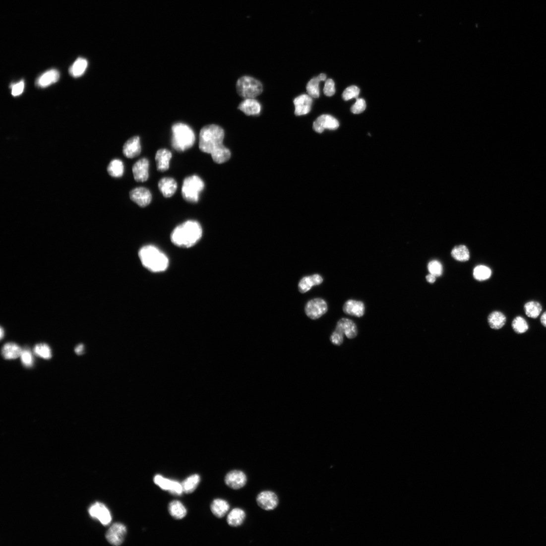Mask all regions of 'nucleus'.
Here are the masks:
<instances>
[{
    "label": "nucleus",
    "instance_id": "32",
    "mask_svg": "<svg viewBox=\"0 0 546 546\" xmlns=\"http://www.w3.org/2000/svg\"><path fill=\"white\" fill-rule=\"evenodd\" d=\"M524 310L528 317L536 319L541 313L542 306L538 302L530 301L525 304Z\"/></svg>",
    "mask_w": 546,
    "mask_h": 546
},
{
    "label": "nucleus",
    "instance_id": "39",
    "mask_svg": "<svg viewBox=\"0 0 546 546\" xmlns=\"http://www.w3.org/2000/svg\"><path fill=\"white\" fill-rule=\"evenodd\" d=\"M21 360L24 366L31 367L34 363V358L31 352L28 349L22 350L21 354Z\"/></svg>",
    "mask_w": 546,
    "mask_h": 546
},
{
    "label": "nucleus",
    "instance_id": "18",
    "mask_svg": "<svg viewBox=\"0 0 546 546\" xmlns=\"http://www.w3.org/2000/svg\"><path fill=\"white\" fill-rule=\"evenodd\" d=\"M335 330L343 334H345L350 339H354L358 334L355 323L347 318H343L338 322Z\"/></svg>",
    "mask_w": 546,
    "mask_h": 546
},
{
    "label": "nucleus",
    "instance_id": "1",
    "mask_svg": "<svg viewBox=\"0 0 546 546\" xmlns=\"http://www.w3.org/2000/svg\"><path fill=\"white\" fill-rule=\"evenodd\" d=\"M225 132L223 128L216 124L208 125L201 129L199 147L206 153L210 154L213 161L221 164L231 157V152L223 144Z\"/></svg>",
    "mask_w": 546,
    "mask_h": 546
},
{
    "label": "nucleus",
    "instance_id": "45",
    "mask_svg": "<svg viewBox=\"0 0 546 546\" xmlns=\"http://www.w3.org/2000/svg\"><path fill=\"white\" fill-rule=\"evenodd\" d=\"M12 89L11 94L13 96H18L21 95L24 88V83L23 81H21L19 82L12 84L11 86Z\"/></svg>",
    "mask_w": 546,
    "mask_h": 546
},
{
    "label": "nucleus",
    "instance_id": "13",
    "mask_svg": "<svg viewBox=\"0 0 546 546\" xmlns=\"http://www.w3.org/2000/svg\"><path fill=\"white\" fill-rule=\"evenodd\" d=\"M154 482L162 489L168 490L175 495H180L183 492L182 484L164 478L162 476H156L154 478Z\"/></svg>",
    "mask_w": 546,
    "mask_h": 546
},
{
    "label": "nucleus",
    "instance_id": "2",
    "mask_svg": "<svg viewBox=\"0 0 546 546\" xmlns=\"http://www.w3.org/2000/svg\"><path fill=\"white\" fill-rule=\"evenodd\" d=\"M202 228L196 221L188 220L177 226L171 235L172 243L180 247L189 248L195 245L202 236Z\"/></svg>",
    "mask_w": 546,
    "mask_h": 546
},
{
    "label": "nucleus",
    "instance_id": "10",
    "mask_svg": "<svg viewBox=\"0 0 546 546\" xmlns=\"http://www.w3.org/2000/svg\"><path fill=\"white\" fill-rule=\"evenodd\" d=\"M126 534V527L121 524L116 523L110 528L107 533L106 538L112 545L119 546L123 543Z\"/></svg>",
    "mask_w": 546,
    "mask_h": 546
},
{
    "label": "nucleus",
    "instance_id": "12",
    "mask_svg": "<svg viewBox=\"0 0 546 546\" xmlns=\"http://www.w3.org/2000/svg\"><path fill=\"white\" fill-rule=\"evenodd\" d=\"M225 483L228 486L233 489H239L245 485L247 477L242 471H232L226 476Z\"/></svg>",
    "mask_w": 546,
    "mask_h": 546
},
{
    "label": "nucleus",
    "instance_id": "15",
    "mask_svg": "<svg viewBox=\"0 0 546 546\" xmlns=\"http://www.w3.org/2000/svg\"><path fill=\"white\" fill-rule=\"evenodd\" d=\"M149 162L143 158L138 161L133 166L134 179L138 182H144L149 178Z\"/></svg>",
    "mask_w": 546,
    "mask_h": 546
},
{
    "label": "nucleus",
    "instance_id": "20",
    "mask_svg": "<svg viewBox=\"0 0 546 546\" xmlns=\"http://www.w3.org/2000/svg\"><path fill=\"white\" fill-rule=\"evenodd\" d=\"M159 188L166 198L172 197L176 193L178 188V184L176 181L170 177H165L161 179L159 182Z\"/></svg>",
    "mask_w": 546,
    "mask_h": 546
},
{
    "label": "nucleus",
    "instance_id": "30",
    "mask_svg": "<svg viewBox=\"0 0 546 546\" xmlns=\"http://www.w3.org/2000/svg\"><path fill=\"white\" fill-rule=\"evenodd\" d=\"M87 67V61L83 58H79L70 67L69 73L73 77H80L84 73Z\"/></svg>",
    "mask_w": 546,
    "mask_h": 546
},
{
    "label": "nucleus",
    "instance_id": "42",
    "mask_svg": "<svg viewBox=\"0 0 546 546\" xmlns=\"http://www.w3.org/2000/svg\"><path fill=\"white\" fill-rule=\"evenodd\" d=\"M366 108V104L365 100L361 98L357 99L356 102L351 108V112L354 114H359L363 113Z\"/></svg>",
    "mask_w": 546,
    "mask_h": 546
},
{
    "label": "nucleus",
    "instance_id": "38",
    "mask_svg": "<svg viewBox=\"0 0 546 546\" xmlns=\"http://www.w3.org/2000/svg\"><path fill=\"white\" fill-rule=\"evenodd\" d=\"M34 352L37 356L45 359H49L52 357L51 350L46 344L36 345L34 348Z\"/></svg>",
    "mask_w": 546,
    "mask_h": 546
},
{
    "label": "nucleus",
    "instance_id": "31",
    "mask_svg": "<svg viewBox=\"0 0 546 546\" xmlns=\"http://www.w3.org/2000/svg\"><path fill=\"white\" fill-rule=\"evenodd\" d=\"M169 510L170 514L177 519L183 518L187 514L186 508L179 501H172L169 505Z\"/></svg>",
    "mask_w": 546,
    "mask_h": 546
},
{
    "label": "nucleus",
    "instance_id": "29",
    "mask_svg": "<svg viewBox=\"0 0 546 546\" xmlns=\"http://www.w3.org/2000/svg\"><path fill=\"white\" fill-rule=\"evenodd\" d=\"M22 352L21 348L13 343L6 344L2 350V354L5 359L11 360L18 358Z\"/></svg>",
    "mask_w": 546,
    "mask_h": 546
},
{
    "label": "nucleus",
    "instance_id": "37",
    "mask_svg": "<svg viewBox=\"0 0 546 546\" xmlns=\"http://www.w3.org/2000/svg\"><path fill=\"white\" fill-rule=\"evenodd\" d=\"M491 275V270L488 267L483 265L476 267L474 271V276L479 281L486 280L490 277Z\"/></svg>",
    "mask_w": 546,
    "mask_h": 546
},
{
    "label": "nucleus",
    "instance_id": "24",
    "mask_svg": "<svg viewBox=\"0 0 546 546\" xmlns=\"http://www.w3.org/2000/svg\"><path fill=\"white\" fill-rule=\"evenodd\" d=\"M323 281V278L319 274L304 277L301 279L299 284V291L301 293H305L308 292L314 286L319 285Z\"/></svg>",
    "mask_w": 546,
    "mask_h": 546
},
{
    "label": "nucleus",
    "instance_id": "25",
    "mask_svg": "<svg viewBox=\"0 0 546 546\" xmlns=\"http://www.w3.org/2000/svg\"><path fill=\"white\" fill-rule=\"evenodd\" d=\"M246 517L244 510L240 508L233 509L228 515V524L232 527H238L243 523Z\"/></svg>",
    "mask_w": 546,
    "mask_h": 546
},
{
    "label": "nucleus",
    "instance_id": "41",
    "mask_svg": "<svg viewBox=\"0 0 546 546\" xmlns=\"http://www.w3.org/2000/svg\"><path fill=\"white\" fill-rule=\"evenodd\" d=\"M428 269L430 274L435 277L441 276L442 272H443V267H442L441 264L438 261H435V260L429 263Z\"/></svg>",
    "mask_w": 546,
    "mask_h": 546
},
{
    "label": "nucleus",
    "instance_id": "33",
    "mask_svg": "<svg viewBox=\"0 0 546 546\" xmlns=\"http://www.w3.org/2000/svg\"><path fill=\"white\" fill-rule=\"evenodd\" d=\"M451 255L457 261L462 262L469 261L470 258L469 249L463 245L455 246L452 250Z\"/></svg>",
    "mask_w": 546,
    "mask_h": 546
},
{
    "label": "nucleus",
    "instance_id": "6",
    "mask_svg": "<svg viewBox=\"0 0 546 546\" xmlns=\"http://www.w3.org/2000/svg\"><path fill=\"white\" fill-rule=\"evenodd\" d=\"M238 94L245 99L255 98L261 95L263 91L261 82L249 76L240 78L237 83Z\"/></svg>",
    "mask_w": 546,
    "mask_h": 546
},
{
    "label": "nucleus",
    "instance_id": "48",
    "mask_svg": "<svg viewBox=\"0 0 546 546\" xmlns=\"http://www.w3.org/2000/svg\"><path fill=\"white\" fill-rule=\"evenodd\" d=\"M541 324L546 328V311L542 314L541 317Z\"/></svg>",
    "mask_w": 546,
    "mask_h": 546
},
{
    "label": "nucleus",
    "instance_id": "26",
    "mask_svg": "<svg viewBox=\"0 0 546 546\" xmlns=\"http://www.w3.org/2000/svg\"><path fill=\"white\" fill-rule=\"evenodd\" d=\"M326 75L324 73H321L317 77H315L311 79L306 85V91L310 97L319 98L320 95L319 83L321 81H325Z\"/></svg>",
    "mask_w": 546,
    "mask_h": 546
},
{
    "label": "nucleus",
    "instance_id": "14",
    "mask_svg": "<svg viewBox=\"0 0 546 546\" xmlns=\"http://www.w3.org/2000/svg\"><path fill=\"white\" fill-rule=\"evenodd\" d=\"M339 126V122L334 117L328 115L321 116L313 123V129L319 133H322L325 128L336 129Z\"/></svg>",
    "mask_w": 546,
    "mask_h": 546
},
{
    "label": "nucleus",
    "instance_id": "3",
    "mask_svg": "<svg viewBox=\"0 0 546 546\" xmlns=\"http://www.w3.org/2000/svg\"><path fill=\"white\" fill-rule=\"evenodd\" d=\"M140 261L146 269L153 272H162L169 267L167 256L159 248L152 245H145L139 251Z\"/></svg>",
    "mask_w": 546,
    "mask_h": 546
},
{
    "label": "nucleus",
    "instance_id": "40",
    "mask_svg": "<svg viewBox=\"0 0 546 546\" xmlns=\"http://www.w3.org/2000/svg\"><path fill=\"white\" fill-rule=\"evenodd\" d=\"M360 89L356 86H352L347 88L343 94V98L345 101L349 100L353 98L358 99L360 94Z\"/></svg>",
    "mask_w": 546,
    "mask_h": 546
},
{
    "label": "nucleus",
    "instance_id": "28",
    "mask_svg": "<svg viewBox=\"0 0 546 546\" xmlns=\"http://www.w3.org/2000/svg\"><path fill=\"white\" fill-rule=\"evenodd\" d=\"M506 318L502 312L493 311L488 316V322L490 327L493 329H500L505 324Z\"/></svg>",
    "mask_w": 546,
    "mask_h": 546
},
{
    "label": "nucleus",
    "instance_id": "9",
    "mask_svg": "<svg viewBox=\"0 0 546 546\" xmlns=\"http://www.w3.org/2000/svg\"><path fill=\"white\" fill-rule=\"evenodd\" d=\"M259 507L267 510H273L278 505L279 500L276 494L271 491H264L259 493L256 498Z\"/></svg>",
    "mask_w": 546,
    "mask_h": 546
},
{
    "label": "nucleus",
    "instance_id": "8",
    "mask_svg": "<svg viewBox=\"0 0 546 546\" xmlns=\"http://www.w3.org/2000/svg\"><path fill=\"white\" fill-rule=\"evenodd\" d=\"M90 516L98 520L104 526L109 525L112 519L110 511L105 505L97 502L92 505L89 510Z\"/></svg>",
    "mask_w": 546,
    "mask_h": 546
},
{
    "label": "nucleus",
    "instance_id": "36",
    "mask_svg": "<svg viewBox=\"0 0 546 546\" xmlns=\"http://www.w3.org/2000/svg\"><path fill=\"white\" fill-rule=\"evenodd\" d=\"M512 327L513 330L518 334H523L526 332L529 326L527 321L521 316L515 318L512 323Z\"/></svg>",
    "mask_w": 546,
    "mask_h": 546
},
{
    "label": "nucleus",
    "instance_id": "22",
    "mask_svg": "<svg viewBox=\"0 0 546 546\" xmlns=\"http://www.w3.org/2000/svg\"><path fill=\"white\" fill-rule=\"evenodd\" d=\"M60 77L59 71L52 69L42 74L37 80L36 85L40 88H46L57 83Z\"/></svg>",
    "mask_w": 546,
    "mask_h": 546
},
{
    "label": "nucleus",
    "instance_id": "47",
    "mask_svg": "<svg viewBox=\"0 0 546 546\" xmlns=\"http://www.w3.org/2000/svg\"><path fill=\"white\" fill-rule=\"evenodd\" d=\"M426 279L427 282H428L429 283H433L435 281L436 277L433 275L430 274L426 276Z\"/></svg>",
    "mask_w": 546,
    "mask_h": 546
},
{
    "label": "nucleus",
    "instance_id": "4",
    "mask_svg": "<svg viewBox=\"0 0 546 546\" xmlns=\"http://www.w3.org/2000/svg\"><path fill=\"white\" fill-rule=\"evenodd\" d=\"M173 147L179 152L191 148L195 142V135L192 129L183 123H177L172 128Z\"/></svg>",
    "mask_w": 546,
    "mask_h": 546
},
{
    "label": "nucleus",
    "instance_id": "23",
    "mask_svg": "<svg viewBox=\"0 0 546 546\" xmlns=\"http://www.w3.org/2000/svg\"><path fill=\"white\" fill-rule=\"evenodd\" d=\"M365 308L363 302L351 300L345 303L343 310L346 314L361 317L365 314Z\"/></svg>",
    "mask_w": 546,
    "mask_h": 546
},
{
    "label": "nucleus",
    "instance_id": "19",
    "mask_svg": "<svg viewBox=\"0 0 546 546\" xmlns=\"http://www.w3.org/2000/svg\"><path fill=\"white\" fill-rule=\"evenodd\" d=\"M239 109L247 116H257L261 113V104L254 98L245 99L240 105Z\"/></svg>",
    "mask_w": 546,
    "mask_h": 546
},
{
    "label": "nucleus",
    "instance_id": "34",
    "mask_svg": "<svg viewBox=\"0 0 546 546\" xmlns=\"http://www.w3.org/2000/svg\"><path fill=\"white\" fill-rule=\"evenodd\" d=\"M124 165L122 162L118 159L112 161L108 168V171L110 176L114 178H121L124 173Z\"/></svg>",
    "mask_w": 546,
    "mask_h": 546
},
{
    "label": "nucleus",
    "instance_id": "16",
    "mask_svg": "<svg viewBox=\"0 0 546 546\" xmlns=\"http://www.w3.org/2000/svg\"><path fill=\"white\" fill-rule=\"evenodd\" d=\"M312 103L313 100L308 95L303 94L296 98L294 100L295 115L301 116L309 113L311 110Z\"/></svg>",
    "mask_w": 546,
    "mask_h": 546
},
{
    "label": "nucleus",
    "instance_id": "35",
    "mask_svg": "<svg viewBox=\"0 0 546 546\" xmlns=\"http://www.w3.org/2000/svg\"><path fill=\"white\" fill-rule=\"evenodd\" d=\"M200 482V477L198 475H193L186 479L182 483L183 492L189 493L193 492Z\"/></svg>",
    "mask_w": 546,
    "mask_h": 546
},
{
    "label": "nucleus",
    "instance_id": "21",
    "mask_svg": "<svg viewBox=\"0 0 546 546\" xmlns=\"http://www.w3.org/2000/svg\"><path fill=\"white\" fill-rule=\"evenodd\" d=\"M172 158V152L166 149L159 150L155 155V161L159 171L164 172L170 168V163Z\"/></svg>",
    "mask_w": 546,
    "mask_h": 546
},
{
    "label": "nucleus",
    "instance_id": "11",
    "mask_svg": "<svg viewBox=\"0 0 546 546\" xmlns=\"http://www.w3.org/2000/svg\"><path fill=\"white\" fill-rule=\"evenodd\" d=\"M131 199L141 207H145L150 204L152 196L150 191L145 187H137L129 192Z\"/></svg>",
    "mask_w": 546,
    "mask_h": 546
},
{
    "label": "nucleus",
    "instance_id": "46",
    "mask_svg": "<svg viewBox=\"0 0 546 546\" xmlns=\"http://www.w3.org/2000/svg\"><path fill=\"white\" fill-rule=\"evenodd\" d=\"M84 346L83 344L78 345L75 349V352L78 355H81L84 353Z\"/></svg>",
    "mask_w": 546,
    "mask_h": 546
},
{
    "label": "nucleus",
    "instance_id": "5",
    "mask_svg": "<svg viewBox=\"0 0 546 546\" xmlns=\"http://www.w3.org/2000/svg\"><path fill=\"white\" fill-rule=\"evenodd\" d=\"M204 188V182L199 176H189L183 181L181 190L182 195L188 202L197 203Z\"/></svg>",
    "mask_w": 546,
    "mask_h": 546
},
{
    "label": "nucleus",
    "instance_id": "7",
    "mask_svg": "<svg viewBox=\"0 0 546 546\" xmlns=\"http://www.w3.org/2000/svg\"><path fill=\"white\" fill-rule=\"evenodd\" d=\"M328 310L326 302L318 298L309 301L305 307L306 315L310 319L316 320L324 315Z\"/></svg>",
    "mask_w": 546,
    "mask_h": 546
},
{
    "label": "nucleus",
    "instance_id": "43",
    "mask_svg": "<svg viewBox=\"0 0 546 546\" xmlns=\"http://www.w3.org/2000/svg\"><path fill=\"white\" fill-rule=\"evenodd\" d=\"M324 93L327 96H332L335 93V84L332 79H328L325 83Z\"/></svg>",
    "mask_w": 546,
    "mask_h": 546
},
{
    "label": "nucleus",
    "instance_id": "27",
    "mask_svg": "<svg viewBox=\"0 0 546 546\" xmlns=\"http://www.w3.org/2000/svg\"><path fill=\"white\" fill-rule=\"evenodd\" d=\"M211 509L213 514L217 518H222L228 513L230 509V505L227 501L221 499L214 500L211 505Z\"/></svg>",
    "mask_w": 546,
    "mask_h": 546
},
{
    "label": "nucleus",
    "instance_id": "44",
    "mask_svg": "<svg viewBox=\"0 0 546 546\" xmlns=\"http://www.w3.org/2000/svg\"><path fill=\"white\" fill-rule=\"evenodd\" d=\"M343 334L335 330L331 335L330 341L331 343L336 346L341 345L344 342Z\"/></svg>",
    "mask_w": 546,
    "mask_h": 546
},
{
    "label": "nucleus",
    "instance_id": "17",
    "mask_svg": "<svg viewBox=\"0 0 546 546\" xmlns=\"http://www.w3.org/2000/svg\"><path fill=\"white\" fill-rule=\"evenodd\" d=\"M123 153L127 159L137 157L141 152L140 138L135 136L128 139L123 146Z\"/></svg>",
    "mask_w": 546,
    "mask_h": 546
},
{
    "label": "nucleus",
    "instance_id": "49",
    "mask_svg": "<svg viewBox=\"0 0 546 546\" xmlns=\"http://www.w3.org/2000/svg\"><path fill=\"white\" fill-rule=\"evenodd\" d=\"M5 331L2 327H1V330H0V335H1V339L2 340L4 336Z\"/></svg>",
    "mask_w": 546,
    "mask_h": 546
}]
</instances>
